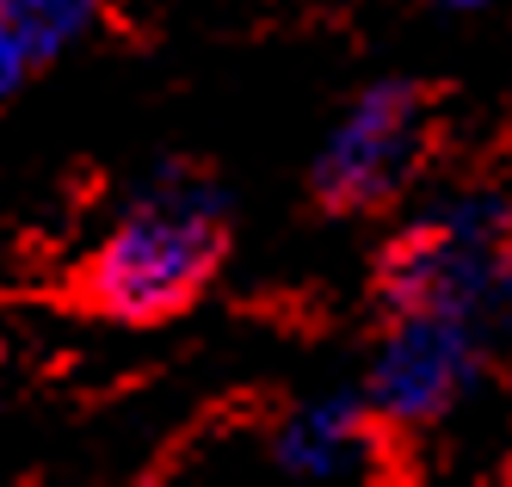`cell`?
<instances>
[{
    "label": "cell",
    "mask_w": 512,
    "mask_h": 487,
    "mask_svg": "<svg viewBox=\"0 0 512 487\" xmlns=\"http://www.w3.org/2000/svg\"><path fill=\"white\" fill-rule=\"evenodd\" d=\"M432 142V87L371 81L327 130L309 167V198L321 216H377L408 198Z\"/></svg>",
    "instance_id": "cell-3"
},
{
    "label": "cell",
    "mask_w": 512,
    "mask_h": 487,
    "mask_svg": "<svg viewBox=\"0 0 512 487\" xmlns=\"http://www.w3.org/2000/svg\"><path fill=\"white\" fill-rule=\"evenodd\" d=\"M383 414L371 407V395H315L297 401L290 414L272 426V463L284 475H315V481H340V475H371V463L383 457Z\"/></svg>",
    "instance_id": "cell-5"
},
{
    "label": "cell",
    "mask_w": 512,
    "mask_h": 487,
    "mask_svg": "<svg viewBox=\"0 0 512 487\" xmlns=\"http://www.w3.org/2000/svg\"><path fill=\"white\" fill-rule=\"evenodd\" d=\"M371 296L383 315H469L512 309V192L463 185L426 204L383 241Z\"/></svg>",
    "instance_id": "cell-2"
},
{
    "label": "cell",
    "mask_w": 512,
    "mask_h": 487,
    "mask_svg": "<svg viewBox=\"0 0 512 487\" xmlns=\"http://www.w3.org/2000/svg\"><path fill=\"white\" fill-rule=\"evenodd\" d=\"M229 259V192L210 167L173 161L124 204L68 272V303L112 327L179 321Z\"/></svg>",
    "instance_id": "cell-1"
},
{
    "label": "cell",
    "mask_w": 512,
    "mask_h": 487,
    "mask_svg": "<svg viewBox=\"0 0 512 487\" xmlns=\"http://www.w3.org/2000/svg\"><path fill=\"white\" fill-rule=\"evenodd\" d=\"M432 7H438V13H482L488 0H432Z\"/></svg>",
    "instance_id": "cell-7"
},
{
    "label": "cell",
    "mask_w": 512,
    "mask_h": 487,
    "mask_svg": "<svg viewBox=\"0 0 512 487\" xmlns=\"http://www.w3.org/2000/svg\"><path fill=\"white\" fill-rule=\"evenodd\" d=\"M105 0H0V93H19L87 37Z\"/></svg>",
    "instance_id": "cell-6"
},
{
    "label": "cell",
    "mask_w": 512,
    "mask_h": 487,
    "mask_svg": "<svg viewBox=\"0 0 512 487\" xmlns=\"http://www.w3.org/2000/svg\"><path fill=\"white\" fill-rule=\"evenodd\" d=\"M383 340L364 370V395L389 432H426L482 377V327L469 315H383Z\"/></svg>",
    "instance_id": "cell-4"
}]
</instances>
